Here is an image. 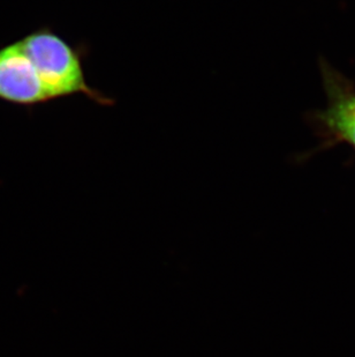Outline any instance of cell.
Masks as SVG:
<instances>
[{"instance_id":"cell-1","label":"cell","mask_w":355,"mask_h":357,"mask_svg":"<svg viewBox=\"0 0 355 357\" xmlns=\"http://www.w3.org/2000/svg\"><path fill=\"white\" fill-rule=\"evenodd\" d=\"M19 42L33 61L52 101L84 95L96 105H114L113 98L88 84L84 68V58L89 54L87 44L72 45L51 26L37 28Z\"/></svg>"},{"instance_id":"cell-2","label":"cell","mask_w":355,"mask_h":357,"mask_svg":"<svg viewBox=\"0 0 355 357\" xmlns=\"http://www.w3.org/2000/svg\"><path fill=\"white\" fill-rule=\"evenodd\" d=\"M0 101L27 109L52 102L19 40L0 47Z\"/></svg>"},{"instance_id":"cell-3","label":"cell","mask_w":355,"mask_h":357,"mask_svg":"<svg viewBox=\"0 0 355 357\" xmlns=\"http://www.w3.org/2000/svg\"><path fill=\"white\" fill-rule=\"evenodd\" d=\"M326 121L330 128L355 146V98L336 103L326 114Z\"/></svg>"}]
</instances>
